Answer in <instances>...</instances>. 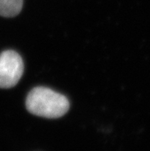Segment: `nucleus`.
<instances>
[{"label": "nucleus", "mask_w": 150, "mask_h": 151, "mask_svg": "<svg viewBox=\"0 0 150 151\" xmlns=\"http://www.w3.org/2000/svg\"><path fill=\"white\" fill-rule=\"evenodd\" d=\"M25 104L31 114L46 118L62 117L70 107L65 96L44 87L33 88L27 96Z\"/></svg>", "instance_id": "nucleus-1"}, {"label": "nucleus", "mask_w": 150, "mask_h": 151, "mask_svg": "<svg viewBox=\"0 0 150 151\" xmlns=\"http://www.w3.org/2000/svg\"><path fill=\"white\" fill-rule=\"evenodd\" d=\"M23 72V60L17 52L7 50L0 55V88H11L15 86Z\"/></svg>", "instance_id": "nucleus-2"}, {"label": "nucleus", "mask_w": 150, "mask_h": 151, "mask_svg": "<svg viewBox=\"0 0 150 151\" xmlns=\"http://www.w3.org/2000/svg\"><path fill=\"white\" fill-rule=\"evenodd\" d=\"M23 0H0V15L14 17L21 12Z\"/></svg>", "instance_id": "nucleus-3"}]
</instances>
